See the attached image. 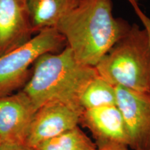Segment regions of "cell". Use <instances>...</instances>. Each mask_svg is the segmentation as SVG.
<instances>
[{"label": "cell", "instance_id": "obj_2", "mask_svg": "<svg viewBox=\"0 0 150 150\" xmlns=\"http://www.w3.org/2000/svg\"><path fill=\"white\" fill-rule=\"evenodd\" d=\"M97 75L95 67L79 63L66 46L61 51L50 52L39 57L22 91L37 109L54 101L81 107V95Z\"/></svg>", "mask_w": 150, "mask_h": 150}, {"label": "cell", "instance_id": "obj_4", "mask_svg": "<svg viewBox=\"0 0 150 150\" xmlns=\"http://www.w3.org/2000/svg\"><path fill=\"white\" fill-rule=\"evenodd\" d=\"M66 42L56 28L43 29L27 42L0 55V97L24 87L36 60L43 54L61 51Z\"/></svg>", "mask_w": 150, "mask_h": 150}, {"label": "cell", "instance_id": "obj_17", "mask_svg": "<svg viewBox=\"0 0 150 150\" xmlns=\"http://www.w3.org/2000/svg\"><path fill=\"white\" fill-rule=\"evenodd\" d=\"M136 1H138V0H136Z\"/></svg>", "mask_w": 150, "mask_h": 150}, {"label": "cell", "instance_id": "obj_7", "mask_svg": "<svg viewBox=\"0 0 150 150\" xmlns=\"http://www.w3.org/2000/svg\"><path fill=\"white\" fill-rule=\"evenodd\" d=\"M36 110L22 90L0 97V138L4 145H26Z\"/></svg>", "mask_w": 150, "mask_h": 150}, {"label": "cell", "instance_id": "obj_12", "mask_svg": "<svg viewBox=\"0 0 150 150\" xmlns=\"http://www.w3.org/2000/svg\"><path fill=\"white\" fill-rule=\"evenodd\" d=\"M80 104L83 110L116 105V87L97 74L84 88Z\"/></svg>", "mask_w": 150, "mask_h": 150}, {"label": "cell", "instance_id": "obj_13", "mask_svg": "<svg viewBox=\"0 0 150 150\" xmlns=\"http://www.w3.org/2000/svg\"><path fill=\"white\" fill-rule=\"evenodd\" d=\"M127 1L130 4L132 8L134 9L135 13L136 14L140 22H142L143 27L147 31L150 38V18L142 11L139 4H138V1H136V0H127Z\"/></svg>", "mask_w": 150, "mask_h": 150}, {"label": "cell", "instance_id": "obj_3", "mask_svg": "<svg viewBox=\"0 0 150 150\" xmlns=\"http://www.w3.org/2000/svg\"><path fill=\"white\" fill-rule=\"evenodd\" d=\"M115 87L150 93V38L145 28L131 25L95 67Z\"/></svg>", "mask_w": 150, "mask_h": 150}, {"label": "cell", "instance_id": "obj_11", "mask_svg": "<svg viewBox=\"0 0 150 150\" xmlns=\"http://www.w3.org/2000/svg\"><path fill=\"white\" fill-rule=\"evenodd\" d=\"M93 140L80 126L45 140L31 150H97Z\"/></svg>", "mask_w": 150, "mask_h": 150}, {"label": "cell", "instance_id": "obj_9", "mask_svg": "<svg viewBox=\"0 0 150 150\" xmlns=\"http://www.w3.org/2000/svg\"><path fill=\"white\" fill-rule=\"evenodd\" d=\"M33 33L27 0H0V55L27 42Z\"/></svg>", "mask_w": 150, "mask_h": 150}, {"label": "cell", "instance_id": "obj_16", "mask_svg": "<svg viewBox=\"0 0 150 150\" xmlns=\"http://www.w3.org/2000/svg\"><path fill=\"white\" fill-rule=\"evenodd\" d=\"M4 145V144L2 140L1 139V138H0V150H1V149H2Z\"/></svg>", "mask_w": 150, "mask_h": 150}, {"label": "cell", "instance_id": "obj_6", "mask_svg": "<svg viewBox=\"0 0 150 150\" xmlns=\"http://www.w3.org/2000/svg\"><path fill=\"white\" fill-rule=\"evenodd\" d=\"M83 110L80 106L56 101L42 105L33 116L26 145L33 149L45 140L79 126Z\"/></svg>", "mask_w": 150, "mask_h": 150}, {"label": "cell", "instance_id": "obj_10", "mask_svg": "<svg viewBox=\"0 0 150 150\" xmlns=\"http://www.w3.org/2000/svg\"><path fill=\"white\" fill-rule=\"evenodd\" d=\"M80 0H27L33 33L56 28Z\"/></svg>", "mask_w": 150, "mask_h": 150}, {"label": "cell", "instance_id": "obj_1", "mask_svg": "<svg viewBox=\"0 0 150 150\" xmlns=\"http://www.w3.org/2000/svg\"><path fill=\"white\" fill-rule=\"evenodd\" d=\"M130 27L114 17L112 0H80L56 29L79 63L95 67Z\"/></svg>", "mask_w": 150, "mask_h": 150}, {"label": "cell", "instance_id": "obj_8", "mask_svg": "<svg viewBox=\"0 0 150 150\" xmlns=\"http://www.w3.org/2000/svg\"><path fill=\"white\" fill-rule=\"evenodd\" d=\"M79 126L91 132L97 149L112 145L129 147V140L125 122L116 105L83 110Z\"/></svg>", "mask_w": 150, "mask_h": 150}, {"label": "cell", "instance_id": "obj_15", "mask_svg": "<svg viewBox=\"0 0 150 150\" xmlns=\"http://www.w3.org/2000/svg\"><path fill=\"white\" fill-rule=\"evenodd\" d=\"M97 150H131L129 149V147L127 146L122 145H112L108 146L104 148H101V149H97Z\"/></svg>", "mask_w": 150, "mask_h": 150}, {"label": "cell", "instance_id": "obj_5", "mask_svg": "<svg viewBox=\"0 0 150 150\" xmlns=\"http://www.w3.org/2000/svg\"><path fill=\"white\" fill-rule=\"evenodd\" d=\"M116 106L122 116L131 150H150V93L116 87Z\"/></svg>", "mask_w": 150, "mask_h": 150}, {"label": "cell", "instance_id": "obj_14", "mask_svg": "<svg viewBox=\"0 0 150 150\" xmlns=\"http://www.w3.org/2000/svg\"><path fill=\"white\" fill-rule=\"evenodd\" d=\"M1 150H31L27 145H4Z\"/></svg>", "mask_w": 150, "mask_h": 150}]
</instances>
